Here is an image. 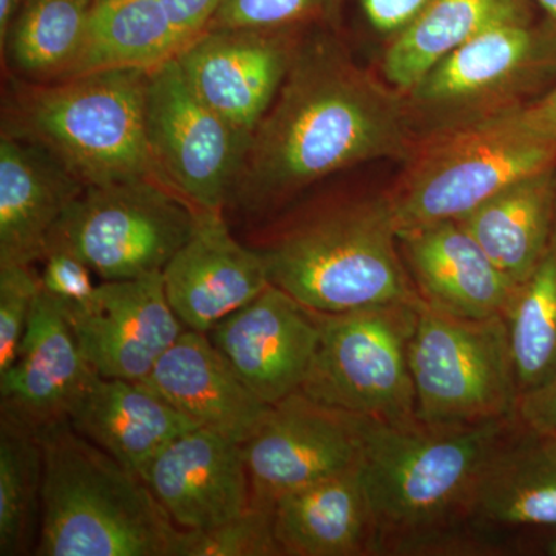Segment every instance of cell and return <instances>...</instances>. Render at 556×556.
I'll return each instance as SVG.
<instances>
[{
	"instance_id": "ac0fdd59",
	"label": "cell",
	"mask_w": 556,
	"mask_h": 556,
	"mask_svg": "<svg viewBox=\"0 0 556 556\" xmlns=\"http://www.w3.org/2000/svg\"><path fill=\"white\" fill-rule=\"evenodd\" d=\"M142 478L179 529H208L252 507L243 444L208 428L172 441Z\"/></svg>"
},
{
	"instance_id": "d6a6232c",
	"label": "cell",
	"mask_w": 556,
	"mask_h": 556,
	"mask_svg": "<svg viewBox=\"0 0 556 556\" xmlns=\"http://www.w3.org/2000/svg\"><path fill=\"white\" fill-rule=\"evenodd\" d=\"M39 292L40 277L33 266H0V375L20 354Z\"/></svg>"
},
{
	"instance_id": "4fadbf2b",
	"label": "cell",
	"mask_w": 556,
	"mask_h": 556,
	"mask_svg": "<svg viewBox=\"0 0 556 556\" xmlns=\"http://www.w3.org/2000/svg\"><path fill=\"white\" fill-rule=\"evenodd\" d=\"M302 42L298 28L204 30L175 60L193 93L251 138Z\"/></svg>"
},
{
	"instance_id": "ba28073f",
	"label": "cell",
	"mask_w": 556,
	"mask_h": 556,
	"mask_svg": "<svg viewBox=\"0 0 556 556\" xmlns=\"http://www.w3.org/2000/svg\"><path fill=\"white\" fill-rule=\"evenodd\" d=\"M416 417L430 427H466L518 417L517 369L504 316L463 318L417 306L408 348Z\"/></svg>"
},
{
	"instance_id": "60d3db41",
	"label": "cell",
	"mask_w": 556,
	"mask_h": 556,
	"mask_svg": "<svg viewBox=\"0 0 556 556\" xmlns=\"http://www.w3.org/2000/svg\"><path fill=\"white\" fill-rule=\"evenodd\" d=\"M541 438H543L546 447L556 456V430L551 431V433L541 434Z\"/></svg>"
},
{
	"instance_id": "ab89813d",
	"label": "cell",
	"mask_w": 556,
	"mask_h": 556,
	"mask_svg": "<svg viewBox=\"0 0 556 556\" xmlns=\"http://www.w3.org/2000/svg\"><path fill=\"white\" fill-rule=\"evenodd\" d=\"M536 2L543 7V10L546 11L548 17L556 22V0H536Z\"/></svg>"
},
{
	"instance_id": "836d02e7",
	"label": "cell",
	"mask_w": 556,
	"mask_h": 556,
	"mask_svg": "<svg viewBox=\"0 0 556 556\" xmlns=\"http://www.w3.org/2000/svg\"><path fill=\"white\" fill-rule=\"evenodd\" d=\"M43 263L40 288L62 313L89 305L97 294L91 269L83 260L62 248H49L40 260Z\"/></svg>"
},
{
	"instance_id": "d590c367",
	"label": "cell",
	"mask_w": 556,
	"mask_h": 556,
	"mask_svg": "<svg viewBox=\"0 0 556 556\" xmlns=\"http://www.w3.org/2000/svg\"><path fill=\"white\" fill-rule=\"evenodd\" d=\"M519 424L538 434L556 430V378L536 390L521 394L518 412Z\"/></svg>"
},
{
	"instance_id": "52a82bcc",
	"label": "cell",
	"mask_w": 556,
	"mask_h": 556,
	"mask_svg": "<svg viewBox=\"0 0 556 556\" xmlns=\"http://www.w3.org/2000/svg\"><path fill=\"white\" fill-rule=\"evenodd\" d=\"M556 167V142L507 115L420 139L386 190L397 230L460 219L507 186Z\"/></svg>"
},
{
	"instance_id": "44dd1931",
	"label": "cell",
	"mask_w": 556,
	"mask_h": 556,
	"mask_svg": "<svg viewBox=\"0 0 556 556\" xmlns=\"http://www.w3.org/2000/svg\"><path fill=\"white\" fill-rule=\"evenodd\" d=\"M86 186L46 149L0 138V266H33L51 230Z\"/></svg>"
},
{
	"instance_id": "e575fe53",
	"label": "cell",
	"mask_w": 556,
	"mask_h": 556,
	"mask_svg": "<svg viewBox=\"0 0 556 556\" xmlns=\"http://www.w3.org/2000/svg\"><path fill=\"white\" fill-rule=\"evenodd\" d=\"M369 24L382 35L407 30L430 5L431 0H361Z\"/></svg>"
},
{
	"instance_id": "8992f818",
	"label": "cell",
	"mask_w": 556,
	"mask_h": 556,
	"mask_svg": "<svg viewBox=\"0 0 556 556\" xmlns=\"http://www.w3.org/2000/svg\"><path fill=\"white\" fill-rule=\"evenodd\" d=\"M556 83V22L496 25L405 93L416 142L514 112Z\"/></svg>"
},
{
	"instance_id": "f35d334b",
	"label": "cell",
	"mask_w": 556,
	"mask_h": 556,
	"mask_svg": "<svg viewBox=\"0 0 556 556\" xmlns=\"http://www.w3.org/2000/svg\"><path fill=\"white\" fill-rule=\"evenodd\" d=\"M22 0H0V42L5 43L11 24L20 10Z\"/></svg>"
},
{
	"instance_id": "83f0119b",
	"label": "cell",
	"mask_w": 556,
	"mask_h": 556,
	"mask_svg": "<svg viewBox=\"0 0 556 556\" xmlns=\"http://www.w3.org/2000/svg\"><path fill=\"white\" fill-rule=\"evenodd\" d=\"M94 3L97 0H22L5 39L17 72L31 83L67 78L78 60Z\"/></svg>"
},
{
	"instance_id": "ffe728a7",
	"label": "cell",
	"mask_w": 556,
	"mask_h": 556,
	"mask_svg": "<svg viewBox=\"0 0 556 556\" xmlns=\"http://www.w3.org/2000/svg\"><path fill=\"white\" fill-rule=\"evenodd\" d=\"M141 383L197 426L240 444L273 407L244 386L206 332L195 329L186 328Z\"/></svg>"
},
{
	"instance_id": "d4e9b609",
	"label": "cell",
	"mask_w": 556,
	"mask_h": 556,
	"mask_svg": "<svg viewBox=\"0 0 556 556\" xmlns=\"http://www.w3.org/2000/svg\"><path fill=\"white\" fill-rule=\"evenodd\" d=\"M471 526L556 527V456L541 434L526 430L508 439L479 479Z\"/></svg>"
},
{
	"instance_id": "484cf974",
	"label": "cell",
	"mask_w": 556,
	"mask_h": 556,
	"mask_svg": "<svg viewBox=\"0 0 556 556\" xmlns=\"http://www.w3.org/2000/svg\"><path fill=\"white\" fill-rule=\"evenodd\" d=\"M192 40L163 0H97L67 78L109 70H153Z\"/></svg>"
},
{
	"instance_id": "7c38bea8",
	"label": "cell",
	"mask_w": 556,
	"mask_h": 556,
	"mask_svg": "<svg viewBox=\"0 0 556 556\" xmlns=\"http://www.w3.org/2000/svg\"><path fill=\"white\" fill-rule=\"evenodd\" d=\"M361 417L303 394L270 407L243 444L252 507L274 511L280 497L361 464Z\"/></svg>"
},
{
	"instance_id": "603a6c76",
	"label": "cell",
	"mask_w": 556,
	"mask_h": 556,
	"mask_svg": "<svg viewBox=\"0 0 556 556\" xmlns=\"http://www.w3.org/2000/svg\"><path fill=\"white\" fill-rule=\"evenodd\" d=\"M70 424L141 477L172 441L199 427L141 382L100 375L73 409Z\"/></svg>"
},
{
	"instance_id": "7402d4cb",
	"label": "cell",
	"mask_w": 556,
	"mask_h": 556,
	"mask_svg": "<svg viewBox=\"0 0 556 556\" xmlns=\"http://www.w3.org/2000/svg\"><path fill=\"white\" fill-rule=\"evenodd\" d=\"M274 532L281 555H379L361 464L280 497L274 507Z\"/></svg>"
},
{
	"instance_id": "6da1fadb",
	"label": "cell",
	"mask_w": 556,
	"mask_h": 556,
	"mask_svg": "<svg viewBox=\"0 0 556 556\" xmlns=\"http://www.w3.org/2000/svg\"><path fill=\"white\" fill-rule=\"evenodd\" d=\"M415 144L405 93L361 67L332 36L303 39L252 134L229 206L263 219L339 172L404 161Z\"/></svg>"
},
{
	"instance_id": "9a60e30c",
	"label": "cell",
	"mask_w": 556,
	"mask_h": 556,
	"mask_svg": "<svg viewBox=\"0 0 556 556\" xmlns=\"http://www.w3.org/2000/svg\"><path fill=\"white\" fill-rule=\"evenodd\" d=\"M207 336L244 386L274 405L302 390L320 331L313 311L270 283Z\"/></svg>"
},
{
	"instance_id": "277c9868",
	"label": "cell",
	"mask_w": 556,
	"mask_h": 556,
	"mask_svg": "<svg viewBox=\"0 0 556 556\" xmlns=\"http://www.w3.org/2000/svg\"><path fill=\"white\" fill-rule=\"evenodd\" d=\"M43 452L38 556H174L179 527L152 489L70 422L39 434Z\"/></svg>"
},
{
	"instance_id": "4dcf8cb0",
	"label": "cell",
	"mask_w": 556,
	"mask_h": 556,
	"mask_svg": "<svg viewBox=\"0 0 556 556\" xmlns=\"http://www.w3.org/2000/svg\"><path fill=\"white\" fill-rule=\"evenodd\" d=\"M174 556H283L274 532V511L251 507L208 529L179 530Z\"/></svg>"
},
{
	"instance_id": "f546056e",
	"label": "cell",
	"mask_w": 556,
	"mask_h": 556,
	"mask_svg": "<svg viewBox=\"0 0 556 556\" xmlns=\"http://www.w3.org/2000/svg\"><path fill=\"white\" fill-rule=\"evenodd\" d=\"M42 482L39 434L0 415V555L35 554L42 514Z\"/></svg>"
},
{
	"instance_id": "2e32d148",
	"label": "cell",
	"mask_w": 556,
	"mask_h": 556,
	"mask_svg": "<svg viewBox=\"0 0 556 556\" xmlns=\"http://www.w3.org/2000/svg\"><path fill=\"white\" fill-rule=\"evenodd\" d=\"M163 281L179 321L206 334L270 285L265 258L232 236L225 211L200 207L188 241L163 269Z\"/></svg>"
},
{
	"instance_id": "1f68e13d",
	"label": "cell",
	"mask_w": 556,
	"mask_h": 556,
	"mask_svg": "<svg viewBox=\"0 0 556 556\" xmlns=\"http://www.w3.org/2000/svg\"><path fill=\"white\" fill-rule=\"evenodd\" d=\"M334 0H222L206 30H285L327 16Z\"/></svg>"
},
{
	"instance_id": "9c48e42d",
	"label": "cell",
	"mask_w": 556,
	"mask_h": 556,
	"mask_svg": "<svg viewBox=\"0 0 556 556\" xmlns=\"http://www.w3.org/2000/svg\"><path fill=\"white\" fill-rule=\"evenodd\" d=\"M419 303L313 311L320 336L300 391L328 407L383 422L417 419L408 348Z\"/></svg>"
},
{
	"instance_id": "d6986e66",
	"label": "cell",
	"mask_w": 556,
	"mask_h": 556,
	"mask_svg": "<svg viewBox=\"0 0 556 556\" xmlns=\"http://www.w3.org/2000/svg\"><path fill=\"white\" fill-rule=\"evenodd\" d=\"M399 248L417 292L431 308L475 320L506 314L518 285L456 219L401 230Z\"/></svg>"
},
{
	"instance_id": "8d00e7d4",
	"label": "cell",
	"mask_w": 556,
	"mask_h": 556,
	"mask_svg": "<svg viewBox=\"0 0 556 556\" xmlns=\"http://www.w3.org/2000/svg\"><path fill=\"white\" fill-rule=\"evenodd\" d=\"M506 115L529 134L556 142V83L541 97Z\"/></svg>"
},
{
	"instance_id": "cb8c5ba5",
	"label": "cell",
	"mask_w": 556,
	"mask_h": 556,
	"mask_svg": "<svg viewBox=\"0 0 556 556\" xmlns=\"http://www.w3.org/2000/svg\"><path fill=\"white\" fill-rule=\"evenodd\" d=\"M514 283L535 269L556 230V167L536 172L456 219Z\"/></svg>"
},
{
	"instance_id": "7a4b0ae2",
	"label": "cell",
	"mask_w": 556,
	"mask_h": 556,
	"mask_svg": "<svg viewBox=\"0 0 556 556\" xmlns=\"http://www.w3.org/2000/svg\"><path fill=\"white\" fill-rule=\"evenodd\" d=\"M518 417L466 427L361 417V475L379 554L444 555L479 551L471 503Z\"/></svg>"
},
{
	"instance_id": "5bb4252c",
	"label": "cell",
	"mask_w": 556,
	"mask_h": 556,
	"mask_svg": "<svg viewBox=\"0 0 556 556\" xmlns=\"http://www.w3.org/2000/svg\"><path fill=\"white\" fill-rule=\"evenodd\" d=\"M101 378L141 382L186 327L164 291L163 273L102 281L84 308L62 313Z\"/></svg>"
},
{
	"instance_id": "f1b7e54d",
	"label": "cell",
	"mask_w": 556,
	"mask_h": 556,
	"mask_svg": "<svg viewBox=\"0 0 556 556\" xmlns=\"http://www.w3.org/2000/svg\"><path fill=\"white\" fill-rule=\"evenodd\" d=\"M504 318L521 394L556 378V230L535 269L515 289Z\"/></svg>"
},
{
	"instance_id": "e0dca14e",
	"label": "cell",
	"mask_w": 556,
	"mask_h": 556,
	"mask_svg": "<svg viewBox=\"0 0 556 556\" xmlns=\"http://www.w3.org/2000/svg\"><path fill=\"white\" fill-rule=\"evenodd\" d=\"M97 376L60 306L40 288L20 354L0 375V415L40 434L70 422Z\"/></svg>"
},
{
	"instance_id": "b9f144b4",
	"label": "cell",
	"mask_w": 556,
	"mask_h": 556,
	"mask_svg": "<svg viewBox=\"0 0 556 556\" xmlns=\"http://www.w3.org/2000/svg\"><path fill=\"white\" fill-rule=\"evenodd\" d=\"M548 554L556 556V535L552 538L547 546Z\"/></svg>"
},
{
	"instance_id": "30bf717a",
	"label": "cell",
	"mask_w": 556,
	"mask_h": 556,
	"mask_svg": "<svg viewBox=\"0 0 556 556\" xmlns=\"http://www.w3.org/2000/svg\"><path fill=\"white\" fill-rule=\"evenodd\" d=\"M193 225L195 207L155 179L87 186L47 249L72 252L102 281L130 280L163 273Z\"/></svg>"
},
{
	"instance_id": "3957f363",
	"label": "cell",
	"mask_w": 556,
	"mask_h": 556,
	"mask_svg": "<svg viewBox=\"0 0 556 556\" xmlns=\"http://www.w3.org/2000/svg\"><path fill=\"white\" fill-rule=\"evenodd\" d=\"M270 283L314 313L422 302L399 248L387 193H336L270 223L248 241Z\"/></svg>"
},
{
	"instance_id": "5b68a950",
	"label": "cell",
	"mask_w": 556,
	"mask_h": 556,
	"mask_svg": "<svg viewBox=\"0 0 556 556\" xmlns=\"http://www.w3.org/2000/svg\"><path fill=\"white\" fill-rule=\"evenodd\" d=\"M149 78L150 70H109L16 83L2 134L46 149L86 188L134 179L164 185L149 144Z\"/></svg>"
},
{
	"instance_id": "8fae6325",
	"label": "cell",
	"mask_w": 556,
	"mask_h": 556,
	"mask_svg": "<svg viewBox=\"0 0 556 556\" xmlns=\"http://www.w3.org/2000/svg\"><path fill=\"white\" fill-rule=\"evenodd\" d=\"M148 137L167 188L193 207L229 206L251 138L193 93L175 58L150 70Z\"/></svg>"
},
{
	"instance_id": "4316f807",
	"label": "cell",
	"mask_w": 556,
	"mask_h": 556,
	"mask_svg": "<svg viewBox=\"0 0 556 556\" xmlns=\"http://www.w3.org/2000/svg\"><path fill=\"white\" fill-rule=\"evenodd\" d=\"M530 20L526 0H431L383 54V79L407 93L453 51L496 25Z\"/></svg>"
},
{
	"instance_id": "74e56055",
	"label": "cell",
	"mask_w": 556,
	"mask_h": 556,
	"mask_svg": "<svg viewBox=\"0 0 556 556\" xmlns=\"http://www.w3.org/2000/svg\"><path fill=\"white\" fill-rule=\"evenodd\" d=\"M172 20L189 38H195L206 30L222 0H163Z\"/></svg>"
}]
</instances>
